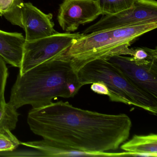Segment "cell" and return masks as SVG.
Returning <instances> with one entry per match:
<instances>
[{
	"instance_id": "cell-1",
	"label": "cell",
	"mask_w": 157,
	"mask_h": 157,
	"mask_svg": "<svg viewBox=\"0 0 157 157\" xmlns=\"http://www.w3.org/2000/svg\"><path fill=\"white\" fill-rule=\"evenodd\" d=\"M33 133L43 139L81 151L102 153L117 149L128 139L132 121L125 114H109L59 101L28 113Z\"/></svg>"
},
{
	"instance_id": "cell-2",
	"label": "cell",
	"mask_w": 157,
	"mask_h": 157,
	"mask_svg": "<svg viewBox=\"0 0 157 157\" xmlns=\"http://www.w3.org/2000/svg\"><path fill=\"white\" fill-rule=\"evenodd\" d=\"M81 88L70 62L63 56L18 74L9 103L16 109L26 105L39 108L57 97L73 98Z\"/></svg>"
},
{
	"instance_id": "cell-3",
	"label": "cell",
	"mask_w": 157,
	"mask_h": 157,
	"mask_svg": "<svg viewBox=\"0 0 157 157\" xmlns=\"http://www.w3.org/2000/svg\"><path fill=\"white\" fill-rule=\"evenodd\" d=\"M157 27V23H148L83 34L72 44L64 57L69 60L77 74L92 60H107L114 56H126L131 44Z\"/></svg>"
},
{
	"instance_id": "cell-4",
	"label": "cell",
	"mask_w": 157,
	"mask_h": 157,
	"mask_svg": "<svg viewBox=\"0 0 157 157\" xmlns=\"http://www.w3.org/2000/svg\"><path fill=\"white\" fill-rule=\"evenodd\" d=\"M77 75L81 87L102 82L108 88V96L112 101L134 105L157 115V99L135 86L119 69L108 60H92L79 70Z\"/></svg>"
},
{
	"instance_id": "cell-5",
	"label": "cell",
	"mask_w": 157,
	"mask_h": 157,
	"mask_svg": "<svg viewBox=\"0 0 157 157\" xmlns=\"http://www.w3.org/2000/svg\"><path fill=\"white\" fill-rule=\"evenodd\" d=\"M82 35L78 33L57 32L36 40L25 41L19 74L23 75L39 64L63 56Z\"/></svg>"
},
{
	"instance_id": "cell-6",
	"label": "cell",
	"mask_w": 157,
	"mask_h": 157,
	"mask_svg": "<svg viewBox=\"0 0 157 157\" xmlns=\"http://www.w3.org/2000/svg\"><path fill=\"white\" fill-rule=\"evenodd\" d=\"M14 25L22 28L25 32V41L36 40L56 33L51 13L46 14L30 2L15 0L10 10L3 15Z\"/></svg>"
},
{
	"instance_id": "cell-7",
	"label": "cell",
	"mask_w": 157,
	"mask_h": 157,
	"mask_svg": "<svg viewBox=\"0 0 157 157\" xmlns=\"http://www.w3.org/2000/svg\"><path fill=\"white\" fill-rule=\"evenodd\" d=\"M148 23H157V2L155 0H136L125 10L113 15H104L82 34Z\"/></svg>"
},
{
	"instance_id": "cell-8",
	"label": "cell",
	"mask_w": 157,
	"mask_h": 157,
	"mask_svg": "<svg viewBox=\"0 0 157 157\" xmlns=\"http://www.w3.org/2000/svg\"><path fill=\"white\" fill-rule=\"evenodd\" d=\"M107 60L119 69L135 86L157 99V63L138 64L131 57L121 55Z\"/></svg>"
},
{
	"instance_id": "cell-9",
	"label": "cell",
	"mask_w": 157,
	"mask_h": 157,
	"mask_svg": "<svg viewBox=\"0 0 157 157\" xmlns=\"http://www.w3.org/2000/svg\"><path fill=\"white\" fill-rule=\"evenodd\" d=\"M101 14L96 0H64L59 6L57 20L63 31L71 33Z\"/></svg>"
},
{
	"instance_id": "cell-10",
	"label": "cell",
	"mask_w": 157,
	"mask_h": 157,
	"mask_svg": "<svg viewBox=\"0 0 157 157\" xmlns=\"http://www.w3.org/2000/svg\"><path fill=\"white\" fill-rule=\"evenodd\" d=\"M21 144L34 149L43 153L44 157H74V156H103V157H120L121 152H87L76 150L64 147L57 142L49 140L43 139L40 140L21 142Z\"/></svg>"
},
{
	"instance_id": "cell-11",
	"label": "cell",
	"mask_w": 157,
	"mask_h": 157,
	"mask_svg": "<svg viewBox=\"0 0 157 157\" xmlns=\"http://www.w3.org/2000/svg\"><path fill=\"white\" fill-rule=\"evenodd\" d=\"M25 42V37L21 33L0 30V56L6 63L20 68Z\"/></svg>"
},
{
	"instance_id": "cell-12",
	"label": "cell",
	"mask_w": 157,
	"mask_h": 157,
	"mask_svg": "<svg viewBox=\"0 0 157 157\" xmlns=\"http://www.w3.org/2000/svg\"><path fill=\"white\" fill-rule=\"evenodd\" d=\"M120 148L125 151L134 153L136 156L137 153H149L157 157V135H135L130 140L124 142Z\"/></svg>"
},
{
	"instance_id": "cell-13",
	"label": "cell",
	"mask_w": 157,
	"mask_h": 157,
	"mask_svg": "<svg viewBox=\"0 0 157 157\" xmlns=\"http://www.w3.org/2000/svg\"><path fill=\"white\" fill-rule=\"evenodd\" d=\"M19 114L17 109L10 103H6L5 96L0 97V129L10 130L16 128Z\"/></svg>"
},
{
	"instance_id": "cell-14",
	"label": "cell",
	"mask_w": 157,
	"mask_h": 157,
	"mask_svg": "<svg viewBox=\"0 0 157 157\" xmlns=\"http://www.w3.org/2000/svg\"><path fill=\"white\" fill-rule=\"evenodd\" d=\"M136 0H96L102 15H113L131 8Z\"/></svg>"
},
{
	"instance_id": "cell-15",
	"label": "cell",
	"mask_w": 157,
	"mask_h": 157,
	"mask_svg": "<svg viewBox=\"0 0 157 157\" xmlns=\"http://www.w3.org/2000/svg\"><path fill=\"white\" fill-rule=\"evenodd\" d=\"M127 55L131 56L132 59L136 63L148 64L157 63V49H151L146 47L128 48Z\"/></svg>"
},
{
	"instance_id": "cell-16",
	"label": "cell",
	"mask_w": 157,
	"mask_h": 157,
	"mask_svg": "<svg viewBox=\"0 0 157 157\" xmlns=\"http://www.w3.org/2000/svg\"><path fill=\"white\" fill-rule=\"evenodd\" d=\"M20 144L21 141L11 130L7 128L0 129V152L13 151Z\"/></svg>"
},
{
	"instance_id": "cell-17",
	"label": "cell",
	"mask_w": 157,
	"mask_h": 157,
	"mask_svg": "<svg viewBox=\"0 0 157 157\" xmlns=\"http://www.w3.org/2000/svg\"><path fill=\"white\" fill-rule=\"evenodd\" d=\"M8 76L9 72L6 62L0 56V97L4 95Z\"/></svg>"
},
{
	"instance_id": "cell-18",
	"label": "cell",
	"mask_w": 157,
	"mask_h": 157,
	"mask_svg": "<svg viewBox=\"0 0 157 157\" xmlns=\"http://www.w3.org/2000/svg\"><path fill=\"white\" fill-rule=\"evenodd\" d=\"M91 90L94 92L101 95H109V90L106 85L102 82L98 81L93 82L91 85Z\"/></svg>"
},
{
	"instance_id": "cell-19",
	"label": "cell",
	"mask_w": 157,
	"mask_h": 157,
	"mask_svg": "<svg viewBox=\"0 0 157 157\" xmlns=\"http://www.w3.org/2000/svg\"><path fill=\"white\" fill-rule=\"evenodd\" d=\"M15 0H0V16H3L11 9Z\"/></svg>"
}]
</instances>
